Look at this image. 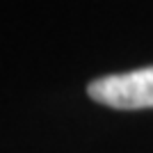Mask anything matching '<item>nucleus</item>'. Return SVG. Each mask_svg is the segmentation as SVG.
Masks as SVG:
<instances>
[{"label":"nucleus","mask_w":153,"mask_h":153,"mask_svg":"<svg viewBox=\"0 0 153 153\" xmlns=\"http://www.w3.org/2000/svg\"><path fill=\"white\" fill-rule=\"evenodd\" d=\"M87 91L96 103L114 110H149L153 108V66L98 78Z\"/></svg>","instance_id":"f257e3e1"}]
</instances>
